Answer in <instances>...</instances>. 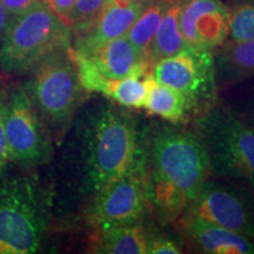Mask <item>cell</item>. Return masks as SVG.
<instances>
[{
	"label": "cell",
	"instance_id": "cell-1",
	"mask_svg": "<svg viewBox=\"0 0 254 254\" xmlns=\"http://www.w3.org/2000/svg\"><path fill=\"white\" fill-rule=\"evenodd\" d=\"M209 163L204 141L196 131L164 128L155 133L146 172L148 201L167 219L186 211L208 179Z\"/></svg>",
	"mask_w": 254,
	"mask_h": 254
},
{
	"label": "cell",
	"instance_id": "cell-2",
	"mask_svg": "<svg viewBox=\"0 0 254 254\" xmlns=\"http://www.w3.org/2000/svg\"><path fill=\"white\" fill-rule=\"evenodd\" d=\"M82 120V190L92 196L128 172L140 157L132 117L112 105L99 104Z\"/></svg>",
	"mask_w": 254,
	"mask_h": 254
},
{
	"label": "cell",
	"instance_id": "cell-3",
	"mask_svg": "<svg viewBox=\"0 0 254 254\" xmlns=\"http://www.w3.org/2000/svg\"><path fill=\"white\" fill-rule=\"evenodd\" d=\"M71 49L57 51L44 58L28 73L30 77L23 85L33 109L58 142L86 93Z\"/></svg>",
	"mask_w": 254,
	"mask_h": 254
},
{
	"label": "cell",
	"instance_id": "cell-4",
	"mask_svg": "<svg viewBox=\"0 0 254 254\" xmlns=\"http://www.w3.org/2000/svg\"><path fill=\"white\" fill-rule=\"evenodd\" d=\"M72 31L45 0L8 19L0 46V68L7 74H28L47 56L72 46Z\"/></svg>",
	"mask_w": 254,
	"mask_h": 254
},
{
	"label": "cell",
	"instance_id": "cell-5",
	"mask_svg": "<svg viewBox=\"0 0 254 254\" xmlns=\"http://www.w3.org/2000/svg\"><path fill=\"white\" fill-rule=\"evenodd\" d=\"M196 132L207 151L209 171L254 190V127L225 107L206 110Z\"/></svg>",
	"mask_w": 254,
	"mask_h": 254
},
{
	"label": "cell",
	"instance_id": "cell-6",
	"mask_svg": "<svg viewBox=\"0 0 254 254\" xmlns=\"http://www.w3.org/2000/svg\"><path fill=\"white\" fill-rule=\"evenodd\" d=\"M47 226L45 193L27 176L0 177V254L39 250Z\"/></svg>",
	"mask_w": 254,
	"mask_h": 254
},
{
	"label": "cell",
	"instance_id": "cell-7",
	"mask_svg": "<svg viewBox=\"0 0 254 254\" xmlns=\"http://www.w3.org/2000/svg\"><path fill=\"white\" fill-rule=\"evenodd\" d=\"M5 133L12 163L34 167L47 164L52 158V135L23 86H15L5 94Z\"/></svg>",
	"mask_w": 254,
	"mask_h": 254
},
{
	"label": "cell",
	"instance_id": "cell-8",
	"mask_svg": "<svg viewBox=\"0 0 254 254\" xmlns=\"http://www.w3.org/2000/svg\"><path fill=\"white\" fill-rule=\"evenodd\" d=\"M152 75L158 84L184 94L190 111L209 105L217 87L213 52L200 47L187 46L177 55L155 63Z\"/></svg>",
	"mask_w": 254,
	"mask_h": 254
},
{
	"label": "cell",
	"instance_id": "cell-9",
	"mask_svg": "<svg viewBox=\"0 0 254 254\" xmlns=\"http://www.w3.org/2000/svg\"><path fill=\"white\" fill-rule=\"evenodd\" d=\"M148 202L145 159L140 154L131 170L92 196L87 215L95 228L139 222Z\"/></svg>",
	"mask_w": 254,
	"mask_h": 254
},
{
	"label": "cell",
	"instance_id": "cell-10",
	"mask_svg": "<svg viewBox=\"0 0 254 254\" xmlns=\"http://www.w3.org/2000/svg\"><path fill=\"white\" fill-rule=\"evenodd\" d=\"M185 213L254 239V190L243 184L207 179Z\"/></svg>",
	"mask_w": 254,
	"mask_h": 254
},
{
	"label": "cell",
	"instance_id": "cell-11",
	"mask_svg": "<svg viewBox=\"0 0 254 254\" xmlns=\"http://www.w3.org/2000/svg\"><path fill=\"white\" fill-rule=\"evenodd\" d=\"M179 26L187 46L214 50L228 34V7L220 0H190L182 6Z\"/></svg>",
	"mask_w": 254,
	"mask_h": 254
},
{
	"label": "cell",
	"instance_id": "cell-12",
	"mask_svg": "<svg viewBox=\"0 0 254 254\" xmlns=\"http://www.w3.org/2000/svg\"><path fill=\"white\" fill-rule=\"evenodd\" d=\"M71 51L77 63L80 82L86 92H97L124 107H145L148 91L154 81L153 75H131L123 79L107 78L92 65L86 57L74 52L73 49Z\"/></svg>",
	"mask_w": 254,
	"mask_h": 254
},
{
	"label": "cell",
	"instance_id": "cell-13",
	"mask_svg": "<svg viewBox=\"0 0 254 254\" xmlns=\"http://www.w3.org/2000/svg\"><path fill=\"white\" fill-rule=\"evenodd\" d=\"M146 6L131 0H110L92 26L74 36V52L82 56L93 53L105 44L126 36Z\"/></svg>",
	"mask_w": 254,
	"mask_h": 254
},
{
	"label": "cell",
	"instance_id": "cell-14",
	"mask_svg": "<svg viewBox=\"0 0 254 254\" xmlns=\"http://www.w3.org/2000/svg\"><path fill=\"white\" fill-rule=\"evenodd\" d=\"M183 230L190 243L202 253L254 254V239L196 218L184 215Z\"/></svg>",
	"mask_w": 254,
	"mask_h": 254
},
{
	"label": "cell",
	"instance_id": "cell-15",
	"mask_svg": "<svg viewBox=\"0 0 254 254\" xmlns=\"http://www.w3.org/2000/svg\"><path fill=\"white\" fill-rule=\"evenodd\" d=\"M85 57L101 74L112 79L145 75L147 74L146 71L152 68L148 60L138 52L126 36L105 44L95 52Z\"/></svg>",
	"mask_w": 254,
	"mask_h": 254
},
{
	"label": "cell",
	"instance_id": "cell-16",
	"mask_svg": "<svg viewBox=\"0 0 254 254\" xmlns=\"http://www.w3.org/2000/svg\"><path fill=\"white\" fill-rule=\"evenodd\" d=\"M217 85H230L254 77V39L226 40L214 56Z\"/></svg>",
	"mask_w": 254,
	"mask_h": 254
},
{
	"label": "cell",
	"instance_id": "cell-17",
	"mask_svg": "<svg viewBox=\"0 0 254 254\" xmlns=\"http://www.w3.org/2000/svg\"><path fill=\"white\" fill-rule=\"evenodd\" d=\"M150 234L139 222L97 228L94 252L104 254H146Z\"/></svg>",
	"mask_w": 254,
	"mask_h": 254
},
{
	"label": "cell",
	"instance_id": "cell-18",
	"mask_svg": "<svg viewBox=\"0 0 254 254\" xmlns=\"http://www.w3.org/2000/svg\"><path fill=\"white\" fill-rule=\"evenodd\" d=\"M180 9L182 6L173 2H168L165 9L150 50L152 67L155 63L177 55L187 47L179 26Z\"/></svg>",
	"mask_w": 254,
	"mask_h": 254
},
{
	"label": "cell",
	"instance_id": "cell-19",
	"mask_svg": "<svg viewBox=\"0 0 254 254\" xmlns=\"http://www.w3.org/2000/svg\"><path fill=\"white\" fill-rule=\"evenodd\" d=\"M145 109L152 114L161 117L171 123H180L190 112L189 104L184 94L166 85L152 82L146 99Z\"/></svg>",
	"mask_w": 254,
	"mask_h": 254
},
{
	"label": "cell",
	"instance_id": "cell-20",
	"mask_svg": "<svg viewBox=\"0 0 254 254\" xmlns=\"http://www.w3.org/2000/svg\"><path fill=\"white\" fill-rule=\"evenodd\" d=\"M168 5L166 0H154L147 5L134 21L126 37L140 55L150 63V50L152 41L160 24L165 9ZM151 64V63H150ZM152 66V65H151Z\"/></svg>",
	"mask_w": 254,
	"mask_h": 254
},
{
	"label": "cell",
	"instance_id": "cell-21",
	"mask_svg": "<svg viewBox=\"0 0 254 254\" xmlns=\"http://www.w3.org/2000/svg\"><path fill=\"white\" fill-rule=\"evenodd\" d=\"M254 39V0H238L228 7V34L230 41Z\"/></svg>",
	"mask_w": 254,
	"mask_h": 254
},
{
	"label": "cell",
	"instance_id": "cell-22",
	"mask_svg": "<svg viewBox=\"0 0 254 254\" xmlns=\"http://www.w3.org/2000/svg\"><path fill=\"white\" fill-rule=\"evenodd\" d=\"M110 0H77L67 18L74 36L88 30L95 23Z\"/></svg>",
	"mask_w": 254,
	"mask_h": 254
},
{
	"label": "cell",
	"instance_id": "cell-23",
	"mask_svg": "<svg viewBox=\"0 0 254 254\" xmlns=\"http://www.w3.org/2000/svg\"><path fill=\"white\" fill-rule=\"evenodd\" d=\"M182 252L173 240L164 237H148L146 254H179Z\"/></svg>",
	"mask_w": 254,
	"mask_h": 254
},
{
	"label": "cell",
	"instance_id": "cell-24",
	"mask_svg": "<svg viewBox=\"0 0 254 254\" xmlns=\"http://www.w3.org/2000/svg\"><path fill=\"white\" fill-rule=\"evenodd\" d=\"M7 163L8 151L5 133V94L0 90V177L5 173Z\"/></svg>",
	"mask_w": 254,
	"mask_h": 254
},
{
	"label": "cell",
	"instance_id": "cell-25",
	"mask_svg": "<svg viewBox=\"0 0 254 254\" xmlns=\"http://www.w3.org/2000/svg\"><path fill=\"white\" fill-rule=\"evenodd\" d=\"M8 19L25 13L41 0H0Z\"/></svg>",
	"mask_w": 254,
	"mask_h": 254
},
{
	"label": "cell",
	"instance_id": "cell-26",
	"mask_svg": "<svg viewBox=\"0 0 254 254\" xmlns=\"http://www.w3.org/2000/svg\"><path fill=\"white\" fill-rule=\"evenodd\" d=\"M55 13L67 24V18L77 0H45Z\"/></svg>",
	"mask_w": 254,
	"mask_h": 254
},
{
	"label": "cell",
	"instance_id": "cell-27",
	"mask_svg": "<svg viewBox=\"0 0 254 254\" xmlns=\"http://www.w3.org/2000/svg\"><path fill=\"white\" fill-rule=\"evenodd\" d=\"M7 14H6L4 7H2L1 1H0V46H1L2 39H4V34L6 31V26H7Z\"/></svg>",
	"mask_w": 254,
	"mask_h": 254
},
{
	"label": "cell",
	"instance_id": "cell-28",
	"mask_svg": "<svg viewBox=\"0 0 254 254\" xmlns=\"http://www.w3.org/2000/svg\"><path fill=\"white\" fill-rule=\"evenodd\" d=\"M244 119H245L246 122L250 124V125H252L254 127V106H253L252 111H251V113L249 114V118H244Z\"/></svg>",
	"mask_w": 254,
	"mask_h": 254
},
{
	"label": "cell",
	"instance_id": "cell-29",
	"mask_svg": "<svg viewBox=\"0 0 254 254\" xmlns=\"http://www.w3.org/2000/svg\"><path fill=\"white\" fill-rule=\"evenodd\" d=\"M131 1H134V2H138V4L147 6V5H150L152 1H154V0H131Z\"/></svg>",
	"mask_w": 254,
	"mask_h": 254
}]
</instances>
